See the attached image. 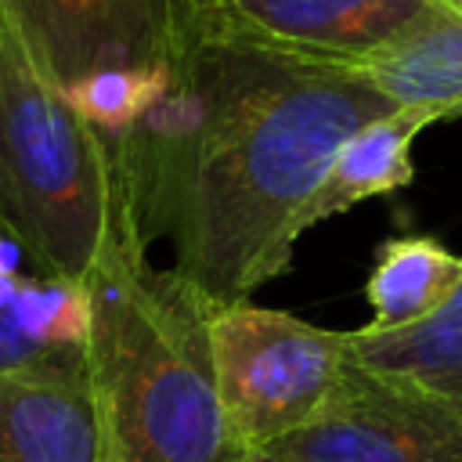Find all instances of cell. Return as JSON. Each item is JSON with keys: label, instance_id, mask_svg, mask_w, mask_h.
I'll list each match as a JSON object with an SVG mask.
<instances>
[{"label": "cell", "instance_id": "6da1fadb", "mask_svg": "<svg viewBox=\"0 0 462 462\" xmlns=\"http://www.w3.org/2000/svg\"><path fill=\"white\" fill-rule=\"evenodd\" d=\"M390 108L354 65L224 36L188 0L155 101L108 148L144 238L227 307L289 271L336 148Z\"/></svg>", "mask_w": 462, "mask_h": 462}, {"label": "cell", "instance_id": "7a4b0ae2", "mask_svg": "<svg viewBox=\"0 0 462 462\" xmlns=\"http://www.w3.org/2000/svg\"><path fill=\"white\" fill-rule=\"evenodd\" d=\"M94 462H249L209 357V307L148 263L130 188L112 155L97 253L83 274Z\"/></svg>", "mask_w": 462, "mask_h": 462}, {"label": "cell", "instance_id": "3957f363", "mask_svg": "<svg viewBox=\"0 0 462 462\" xmlns=\"http://www.w3.org/2000/svg\"><path fill=\"white\" fill-rule=\"evenodd\" d=\"M112 148L0 14V238L29 267L83 282L105 227Z\"/></svg>", "mask_w": 462, "mask_h": 462}, {"label": "cell", "instance_id": "277c9868", "mask_svg": "<svg viewBox=\"0 0 462 462\" xmlns=\"http://www.w3.org/2000/svg\"><path fill=\"white\" fill-rule=\"evenodd\" d=\"M209 357L224 419L253 455L325 404L350 361V332L242 300L209 307Z\"/></svg>", "mask_w": 462, "mask_h": 462}, {"label": "cell", "instance_id": "5b68a950", "mask_svg": "<svg viewBox=\"0 0 462 462\" xmlns=\"http://www.w3.org/2000/svg\"><path fill=\"white\" fill-rule=\"evenodd\" d=\"M249 462H462V408L350 354L325 404Z\"/></svg>", "mask_w": 462, "mask_h": 462}, {"label": "cell", "instance_id": "8992f818", "mask_svg": "<svg viewBox=\"0 0 462 462\" xmlns=\"http://www.w3.org/2000/svg\"><path fill=\"white\" fill-rule=\"evenodd\" d=\"M188 0H0L32 61L65 90L101 69L170 54Z\"/></svg>", "mask_w": 462, "mask_h": 462}, {"label": "cell", "instance_id": "52a82bcc", "mask_svg": "<svg viewBox=\"0 0 462 462\" xmlns=\"http://www.w3.org/2000/svg\"><path fill=\"white\" fill-rule=\"evenodd\" d=\"M448 0H195L224 36L325 61H357Z\"/></svg>", "mask_w": 462, "mask_h": 462}, {"label": "cell", "instance_id": "ba28073f", "mask_svg": "<svg viewBox=\"0 0 462 462\" xmlns=\"http://www.w3.org/2000/svg\"><path fill=\"white\" fill-rule=\"evenodd\" d=\"M87 365L83 285L29 267L0 238V375Z\"/></svg>", "mask_w": 462, "mask_h": 462}, {"label": "cell", "instance_id": "9c48e42d", "mask_svg": "<svg viewBox=\"0 0 462 462\" xmlns=\"http://www.w3.org/2000/svg\"><path fill=\"white\" fill-rule=\"evenodd\" d=\"M0 462H94L87 365L0 375Z\"/></svg>", "mask_w": 462, "mask_h": 462}, {"label": "cell", "instance_id": "30bf717a", "mask_svg": "<svg viewBox=\"0 0 462 462\" xmlns=\"http://www.w3.org/2000/svg\"><path fill=\"white\" fill-rule=\"evenodd\" d=\"M393 108L433 123L462 116V0L430 7L404 32L350 61Z\"/></svg>", "mask_w": 462, "mask_h": 462}, {"label": "cell", "instance_id": "8fae6325", "mask_svg": "<svg viewBox=\"0 0 462 462\" xmlns=\"http://www.w3.org/2000/svg\"><path fill=\"white\" fill-rule=\"evenodd\" d=\"M426 126H433V119L415 108H390V112L368 119L365 126H357L336 148L307 213H303V227L310 231L314 224L339 217L365 199L408 188L415 177L411 144Z\"/></svg>", "mask_w": 462, "mask_h": 462}, {"label": "cell", "instance_id": "7c38bea8", "mask_svg": "<svg viewBox=\"0 0 462 462\" xmlns=\"http://www.w3.org/2000/svg\"><path fill=\"white\" fill-rule=\"evenodd\" d=\"M350 354L462 408V278L430 318L408 328L365 325L350 332Z\"/></svg>", "mask_w": 462, "mask_h": 462}, {"label": "cell", "instance_id": "4fadbf2b", "mask_svg": "<svg viewBox=\"0 0 462 462\" xmlns=\"http://www.w3.org/2000/svg\"><path fill=\"white\" fill-rule=\"evenodd\" d=\"M462 256L433 235H397L375 249L365 296L372 328H408L430 318L458 285Z\"/></svg>", "mask_w": 462, "mask_h": 462}, {"label": "cell", "instance_id": "5bb4252c", "mask_svg": "<svg viewBox=\"0 0 462 462\" xmlns=\"http://www.w3.org/2000/svg\"><path fill=\"white\" fill-rule=\"evenodd\" d=\"M166 58L155 65H130V69H101L72 87H65L76 112L105 137H123L155 101L162 87Z\"/></svg>", "mask_w": 462, "mask_h": 462}]
</instances>
